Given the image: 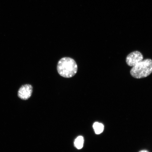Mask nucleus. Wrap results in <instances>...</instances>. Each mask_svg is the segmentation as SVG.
Listing matches in <instances>:
<instances>
[{
  "mask_svg": "<svg viewBox=\"0 0 152 152\" xmlns=\"http://www.w3.org/2000/svg\"><path fill=\"white\" fill-rule=\"evenodd\" d=\"M57 69L60 76L69 78L76 75L78 68L77 64L73 59L69 57H64L58 62Z\"/></svg>",
  "mask_w": 152,
  "mask_h": 152,
  "instance_id": "nucleus-1",
  "label": "nucleus"
},
{
  "mask_svg": "<svg viewBox=\"0 0 152 152\" xmlns=\"http://www.w3.org/2000/svg\"><path fill=\"white\" fill-rule=\"evenodd\" d=\"M152 73V60L146 59L134 66L130 71L131 75L136 79L143 78Z\"/></svg>",
  "mask_w": 152,
  "mask_h": 152,
  "instance_id": "nucleus-2",
  "label": "nucleus"
},
{
  "mask_svg": "<svg viewBox=\"0 0 152 152\" xmlns=\"http://www.w3.org/2000/svg\"><path fill=\"white\" fill-rule=\"evenodd\" d=\"M143 60V56L142 53L136 51L129 54L126 58V62L128 65L134 66Z\"/></svg>",
  "mask_w": 152,
  "mask_h": 152,
  "instance_id": "nucleus-3",
  "label": "nucleus"
},
{
  "mask_svg": "<svg viewBox=\"0 0 152 152\" xmlns=\"http://www.w3.org/2000/svg\"><path fill=\"white\" fill-rule=\"evenodd\" d=\"M33 91V87L30 84L22 86L18 92V97L23 100H27L31 96Z\"/></svg>",
  "mask_w": 152,
  "mask_h": 152,
  "instance_id": "nucleus-4",
  "label": "nucleus"
},
{
  "mask_svg": "<svg viewBox=\"0 0 152 152\" xmlns=\"http://www.w3.org/2000/svg\"><path fill=\"white\" fill-rule=\"evenodd\" d=\"M95 133L96 134H100L103 132L104 130V126L102 123L97 122H95L93 125Z\"/></svg>",
  "mask_w": 152,
  "mask_h": 152,
  "instance_id": "nucleus-5",
  "label": "nucleus"
},
{
  "mask_svg": "<svg viewBox=\"0 0 152 152\" xmlns=\"http://www.w3.org/2000/svg\"><path fill=\"white\" fill-rule=\"evenodd\" d=\"M84 138L83 136H79L76 138L74 142L75 147L78 149H80L83 147Z\"/></svg>",
  "mask_w": 152,
  "mask_h": 152,
  "instance_id": "nucleus-6",
  "label": "nucleus"
},
{
  "mask_svg": "<svg viewBox=\"0 0 152 152\" xmlns=\"http://www.w3.org/2000/svg\"><path fill=\"white\" fill-rule=\"evenodd\" d=\"M139 152H149L147 151V150H142V151H140Z\"/></svg>",
  "mask_w": 152,
  "mask_h": 152,
  "instance_id": "nucleus-7",
  "label": "nucleus"
}]
</instances>
